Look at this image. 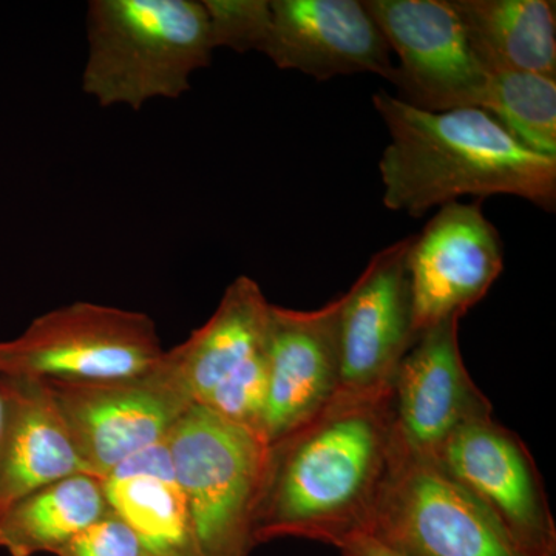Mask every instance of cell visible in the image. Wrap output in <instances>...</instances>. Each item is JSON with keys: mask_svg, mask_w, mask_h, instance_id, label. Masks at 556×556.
<instances>
[{"mask_svg": "<svg viewBox=\"0 0 556 556\" xmlns=\"http://www.w3.org/2000/svg\"><path fill=\"white\" fill-rule=\"evenodd\" d=\"M394 445L393 386L336 394L308 422L268 445L254 546L292 536L338 547L365 532Z\"/></svg>", "mask_w": 556, "mask_h": 556, "instance_id": "6da1fadb", "label": "cell"}, {"mask_svg": "<svg viewBox=\"0 0 556 556\" xmlns=\"http://www.w3.org/2000/svg\"><path fill=\"white\" fill-rule=\"evenodd\" d=\"M390 142L379 161L383 204L409 217L460 197L514 195L556 206V159L519 144L485 110L427 112L386 90L372 94Z\"/></svg>", "mask_w": 556, "mask_h": 556, "instance_id": "7a4b0ae2", "label": "cell"}, {"mask_svg": "<svg viewBox=\"0 0 556 556\" xmlns=\"http://www.w3.org/2000/svg\"><path fill=\"white\" fill-rule=\"evenodd\" d=\"M86 22L83 90L101 108L179 100L215 50L197 0H91Z\"/></svg>", "mask_w": 556, "mask_h": 556, "instance_id": "3957f363", "label": "cell"}, {"mask_svg": "<svg viewBox=\"0 0 556 556\" xmlns=\"http://www.w3.org/2000/svg\"><path fill=\"white\" fill-rule=\"evenodd\" d=\"M199 556H248L268 444L192 404L164 439Z\"/></svg>", "mask_w": 556, "mask_h": 556, "instance_id": "277c9868", "label": "cell"}, {"mask_svg": "<svg viewBox=\"0 0 556 556\" xmlns=\"http://www.w3.org/2000/svg\"><path fill=\"white\" fill-rule=\"evenodd\" d=\"M164 353L148 314L75 302L36 317L17 338L2 340L0 375L108 382L144 375Z\"/></svg>", "mask_w": 556, "mask_h": 556, "instance_id": "5b68a950", "label": "cell"}, {"mask_svg": "<svg viewBox=\"0 0 556 556\" xmlns=\"http://www.w3.org/2000/svg\"><path fill=\"white\" fill-rule=\"evenodd\" d=\"M404 556H521L500 522L437 460L396 433L367 530Z\"/></svg>", "mask_w": 556, "mask_h": 556, "instance_id": "8992f818", "label": "cell"}, {"mask_svg": "<svg viewBox=\"0 0 556 556\" xmlns=\"http://www.w3.org/2000/svg\"><path fill=\"white\" fill-rule=\"evenodd\" d=\"M42 382L49 387L79 456L100 479L127 457L163 442L193 404L167 353L155 368L135 378Z\"/></svg>", "mask_w": 556, "mask_h": 556, "instance_id": "52a82bcc", "label": "cell"}, {"mask_svg": "<svg viewBox=\"0 0 556 556\" xmlns=\"http://www.w3.org/2000/svg\"><path fill=\"white\" fill-rule=\"evenodd\" d=\"M364 7L397 56L394 97L427 112L481 108L490 73L453 0H365Z\"/></svg>", "mask_w": 556, "mask_h": 556, "instance_id": "ba28073f", "label": "cell"}, {"mask_svg": "<svg viewBox=\"0 0 556 556\" xmlns=\"http://www.w3.org/2000/svg\"><path fill=\"white\" fill-rule=\"evenodd\" d=\"M439 466L500 522L521 556H556V525L532 453L493 417L473 420L445 442Z\"/></svg>", "mask_w": 556, "mask_h": 556, "instance_id": "9c48e42d", "label": "cell"}, {"mask_svg": "<svg viewBox=\"0 0 556 556\" xmlns=\"http://www.w3.org/2000/svg\"><path fill=\"white\" fill-rule=\"evenodd\" d=\"M481 203L445 204L413 236L408 274L416 339L441 321L466 316L503 273V241Z\"/></svg>", "mask_w": 556, "mask_h": 556, "instance_id": "30bf717a", "label": "cell"}, {"mask_svg": "<svg viewBox=\"0 0 556 556\" xmlns=\"http://www.w3.org/2000/svg\"><path fill=\"white\" fill-rule=\"evenodd\" d=\"M412 240L376 252L350 291L340 295L339 393L367 394L393 386L399 364L415 345Z\"/></svg>", "mask_w": 556, "mask_h": 556, "instance_id": "8fae6325", "label": "cell"}, {"mask_svg": "<svg viewBox=\"0 0 556 556\" xmlns=\"http://www.w3.org/2000/svg\"><path fill=\"white\" fill-rule=\"evenodd\" d=\"M459 320L448 318L422 332L393 379L399 441L434 460L459 428L492 417V404L464 364Z\"/></svg>", "mask_w": 556, "mask_h": 556, "instance_id": "7c38bea8", "label": "cell"}, {"mask_svg": "<svg viewBox=\"0 0 556 556\" xmlns=\"http://www.w3.org/2000/svg\"><path fill=\"white\" fill-rule=\"evenodd\" d=\"M340 295L313 311H269L268 390L262 437L270 445L327 407L339 393Z\"/></svg>", "mask_w": 556, "mask_h": 556, "instance_id": "4fadbf2b", "label": "cell"}, {"mask_svg": "<svg viewBox=\"0 0 556 556\" xmlns=\"http://www.w3.org/2000/svg\"><path fill=\"white\" fill-rule=\"evenodd\" d=\"M270 31L263 53L278 68L317 80L375 73L391 79L394 62L387 39L364 2L270 0Z\"/></svg>", "mask_w": 556, "mask_h": 556, "instance_id": "5bb4252c", "label": "cell"}, {"mask_svg": "<svg viewBox=\"0 0 556 556\" xmlns=\"http://www.w3.org/2000/svg\"><path fill=\"white\" fill-rule=\"evenodd\" d=\"M0 511L61 479L91 475L42 380L0 375Z\"/></svg>", "mask_w": 556, "mask_h": 556, "instance_id": "9a60e30c", "label": "cell"}, {"mask_svg": "<svg viewBox=\"0 0 556 556\" xmlns=\"http://www.w3.org/2000/svg\"><path fill=\"white\" fill-rule=\"evenodd\" d=\"M270 303L257 281L237 277L206 324L167 357L193 404H200L223 380L266 353Z\"/></svg>", "mask_w": 556, "mask_h": 556, "instance_id": "2e32d148", "label": "cell"}, {"mask_svg": "<svg viewBox=\"0 0 556 556\" xmlns=\"http://www.w3.org/2000/svg\"><path fill=\"white\" fill-rule=\"evenodd\" d=\"M101 482L110 511L126 522L146 554L199 556L164 441L127 457Z\"/></svg>", "mask_w": 556, "mask_h": 556, "instance_id": "e0dca14e", "label": "cell"}, {"mask_svg": "<svg viewBox=\"0 0 556 556\" xmlns=\"http://www.w3.org/2000/svg\"><path fill=\"white\" fill-rule=\"evenodd\" d=\"M471 49L489 73L556 78V7L551 0H453Z\"/></svg>", "mask_w": 556, "mask_h": 556, "instance_id": "ac0fdd59", "label": "cell"}, {"mask_svg": "<svg viewBox=\"0 0 556 556\" xmlns=\"http://www.w3.org/2000/svg\"><path fill=\"white\" fill-rule=\"evenodd\" d=\"M109 514L100 478H64L0 511V547L11 556L56 555Z\"/></svg>", "mask_w": 556, "mask_h": 556, "instance_id": "d6986e66", "label": "cell"}, {"mask_svg": "<svg viewBox=\"0 0 556 556\" xmlns=\"http://www.w3.org/2000/svg\"><path fill=\"white\" fill-rule=\"evenodd\" d=\"M479 109L526 149L556 159V78L526 72L490 73Z\"/></svg>", "mask_w": 556, "mask_h": 556, "instance_id": "ffe728a7", "label": "cell"}, {"mask_svg": "<svg viewBox=\"0 0 556 556\" xmlns=\"http://www.w3.org/2000/svg\"><path fill=\"white\" fill-rule=\"evenodd\" d=\"M214 49L265 51L270 31V0H203Z\"/></svg>", "mask_w": 556, "mask_h": 556, "instance_id": "44dd1931", "label": "cell"}, {"mask_svg": "<svg viewBox=\"0 0 556 556\" xmlns=\"http://www.w3.org/2000/svg\"><path fill=\"white\" fill-rule=\"evenodd\" d=\"M58 556H142L144 548L137 535L110 511L100 521L73 538Z\"/></svg>", "mask_w": 556, "mask_h": 556, "instance_id": "7402d4cb", "label": "cell"}, {"mask_svg": "<svg viewBox=\"0 0 556 556\" xmlns=\"http://www.w3.org/2000/svg\"><path fill=\"white\" fill-rule=\"evenodd\" d=\"M342 556H404L369 533L358 532L348 536L338 546Z\"/></svg>", "mask_w": 556, "mask_h": 556, "instance_id": "603a6c76", "label": "cell"}, {"mask_svg": "<svg viewBox=\"0 0 556 556\" xmlns=\"http://www.w3.org/2000/svg\"><path fill=\"white\" fill-rule=\"evenodd\" d=\"M2 417H3V405H2V397H0V428H2Z\"/></svg>", "mask_w": 556, "mask_h": 556, "instance_id": "cb8c5ba5", "label": "cell"}, {"mask_svg": "<svg viewBox=\"0 0 556 556\" xmlns=\"http://www.w3.org/2000/svg\"><path fill=\"white\" fill-rule=\"evenodd\" d=\"M142 556H152V555L146 554V552H144V555H142Z\"/></svg>", "mask_w": 556, "mask_h": 556, "instance_id": "d4e9b609", "label": "cell"}]
</instances>
